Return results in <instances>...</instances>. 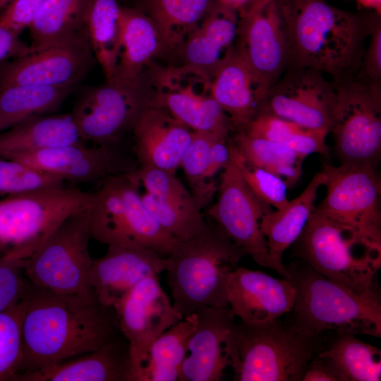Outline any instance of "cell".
Instances as JSON below:
<instances>
[{
	"label": "cell",
	"mask_w": 381,
	"mask_h": 381,
	"mask_svg": "<svg viewBox=\"0 0 381 381\" xmlns=\"http://www.w3.org/2000/svg\"><path fill=\"white\" fill-rule=\"evenodd\" d=\"M335 99V87L324 73L313 68L290 67L270 89L259 113L329 133Z\"/></svg>",
	"instance_id": "2e32d148"
},
{
	"label": "cell",
	"mask_w": 381,
	"mask_h": 381,
	"mask_svg": "<svg viewBox=\"0 0 381 381\" xmlns=\"http://www.w3.org/2000/svg\"><path fill=\"white\" fill-rule=\"evenodd\" d=\"M63 179L15 159L0 155V196L64 186Z\"/></svg>",
	"instance_id": "60d3db41"
},
{
	"label": "cell",
	"mask_w": 381,
	"mask_h": 381,
	"mask_svg": "<svg viewBox=\"0 0 381 381\" xmlns=\"http://www.w3.org/2000/svg\"><path fill=\"white\" fill-rule=\"evenodd\" d=\"M302 381H337L327 367L315 356L310 363Z\"/></svg>",
	"instance_id": "7dc6e473"
},
{
	"label": "cell",
	"mask_w": 381,
	"mask_h": 381,
	"mask_svg": "<svg viewBox=\"0 0 381 381\" xmlns=\"http://www.w3.org/2000/svg\"><path fill=\"white\" fill-rule=\"evenodd\" d=\"M88 0H46L29 26L30 52L87 35L85 13Z\"/></svg>",
	"instance_id": "d6a6232c"
},
{
	"label": "cell",
	"mask_w": 381,
	"mask_h": 381,
	"mask_svg": "<svg viewBox=\"0 0 381 381\" xmlns=\"http://www.w3.org/2000/svg\"><path fill=\"white\" fill-rule=\"evenodd\" d=\"M94 193L49 188L0 200V256L24 260L68 217L88 209Z\"/></svg>",
	"instance_id": "ba28073f"
},
{
	"label": "cell",
	"mask_w": 381,
	"mask_h": 381,
	"mask_svg": "<svg viewBox=\"0 0 381 381\" xmlns=\"http://www.w3.org/2000/svg\"><path fill=\"white\" fill-rule=\"evenodd\" d=\"M316 356L337 381H380L381 350L351 334H331Z\"/></svg>",
	"instance_id": "4dcf8cb0"
},
{
	"label": "cell",
	"mask_w": 381,
	"mask_h": 381,
	"mask_svg": "<svg viewBox=\"0 0 381 381\" xmlns=\"http://www.w3.org/2000/svg\"><path fill=\"white\" fill-rule=\"evenodd\" d=\"M140 186L129 171L104 179L89 208L91 238L107 246L151 250L165 258L178 240L148 211Z\"/></svg>",
	"instance_id": "8992f818"
},
{
	"label": "cell",
	"mask_w": 381,
	"mask_h": 381,
	"mask_svg": "<svg viewBox=\"0 0 381 381\" xmlns=\"http://www.w3.org/2000/svg\"><path fill=\"white\" fill-rule=\"evenodd\" d=\"M238 23L237 11L214 0L168 64L190 67L212 79L237 42Z\"/></svg>",
	"instance_id": "44dd1931"
},
{
	"label": "cell",
	"mask_w": 381,
	"mask_h": 381,
	"mask_svg": "<svg viewBox=\"0 0 381 381\" xmlns=\"http://www.w3.org/2000/svg\"><path fill=\"white\" fill-rule=\"evenodd\" d=\"M29 284L23 260L11 255L0 256V312L22 301Z\"/></svg>",
	"instance_id": "7bdbcfd3"
},
{
	"label": "cell",
	"mask_w": 381,
	"mask_h": 381,
	"mask_svg": "<svg viewBox=\"0 0 381 381\" xmlns=\"http://www.w3.org/2000/svg\"><path fill=\"white\" fill-rule=\"evenodd\" d=\"M120 50L115 82L130 89L143 87V77L155 59H161L162 44L153 22L143 12L120 6Z\"/></svg>",
	"instance_id": "4316f807"
},
{
	"label": "cell",
	"mask_w": 381,
	"mask_h": 381,
	"mask_svg": "<svg viewBox=\"0 0 381 381\" xmlns=\"http://www.w3.org/2000/svg\"><path fill=\"white\" fill-rule=\"evenodd\" d=\"M152 99L146 87L130 89L106 81L83 92L71 114L84 142L109 145L133 130L144 111L153 104Z\"/></svg>",
	"instance_id": "4fadbf2b"
},
{
	"label": "cell",
	"mask_w": 381,
	"mask_h": 381,
	"mask_svg": "<svg viewBox=\"0 0 381 381\" xmlns=\"http://www.w3.org/2000/svg\"><path fill=\"white\" fill-rule=\"evenodd\" d=\"M71 87L11 85L0 88V133L36 115L59 109Z\"/></svg>",
	"instance_id": "e575fe53"
},
{
	"label": "cell",
	"mask_w": 381,
	"mask_h": 381,
	"mask_svg": "<svg viewBox=\"0 0 381 381\" xmlns=\"http://www.w3.org/2000/svg\"><path fill=\"white\" fill-rule=\"evenodd\" d=\"M144 78L154 105L164 108L192 131L222 135L233 131L230 118L212 96L211 79L202 72L152 61Z\"/></svg>",
	"instance_id": "7c38bea8"
},
{
	"label": "cell",
	"mask_w": 381,
	"mask_h": 381,
	"mask_svg": "<svg viewBox=\"0 0 381 381\" xmlns=\"http://www.w3.org/2000/svg\"><path fill=\"white\" fill-rule=\"evenodd\" d=\"M233 133V144L248 162L280 177L288 188L298 181L304 157L283 144L250 136L242 131Z\"/></svg>",
	"instance_id": "8d00e7d4"
},
{
	"label": "cell",
	"mask_w": 381,
	"mask_h": 381,
	"mask_svg": "<svg viewBox=\"0 0 381 381\" xmlns=\"http://www.w3.org/2000/svg\"><path fill=\"white\" fill-rule=\"evenodd\" d=\"M13 0H0V13Z\"/></svg>",
	"instance_id": "816d5d0a"
},
{
	"label": "cell",
	"mask_w": 381,
	"mask_h": 381,
	"mask_svg": "<svg viewBox=\"0 0 381 381\" xmlns=\"http://www.w3.org/2000/svg\"><path fill=\"white\" fill-rule=\"evenodd\" d=\"M25 301L17 375L97 350L121 332L115 308L96 299L58 294L30 282Z\"/></svg>",
	"instance_id": "6da1fadb"
},
{
	"label": "cell",
	"mask_w": 381,
	"mask_h": 381,
	"mask_svg": "<svg viewBox=\"0 0 381 381\" xmlns=\"http://www.w3.org/2000/svg\"><path fill=\"white\" fill-rule=\"evenodd\" d=\"M46 0H13L0 13V24L16 32L31 25Z\"/></svg>",
	"instance_id": "f6af8a7d"
},
{
	"label": "cell",
	"mask_w": 381,
	"mask_h": 381,
	"mask_svg": "<svg viewBox=\"0 0 381 381\" xmlns=\"http://www.w3.org/2000/svg\"><path fill=\"white\" fill-rule=\"evenodd\" d=\"M363 8L371 9L374 13L381 16V0H355Z\"/></svg>",
	"instance_id": "681fc988"
},
{
	"label": "cell",
	"mask_w": 381,
	"mask_h": 381,
	"mask_svg": "<svg viewBox=\"0 0 381 381\" xmlns=\"http://www.w3.org/2000/svg\"><path fill=\"white\" fill-rule=\"evenodd\" d=\"M1 156L20 160L64 181L90 183L117 174L109 145L87 147L80 143Z\"/></svg>",
	"instance_id": "484cf974"
},
{
	"label": "cell",
	"mask_w": 381,
	"mask_h": 381,
	"mask_svg": "<svg viewBox=\"0 0 381 381\" xmlns=\"http://www.w3.org/2000/svg\"><path fill=\"white\" fill-rule=\"evenodd\" d=\"M20 35L0 24V63L30 52V47L20 39Z\"/></svg>",
	"instance_id": "bcb514c9"
},
{
	"label": "cell",
	"mask_w": 381,
	"mask_h": 381,
	"mask_svg": "<svg viewBox=\"0 0 381 381\" xmlns=\"http://www.w3.org/2000/svg\"><path fill=\"white\" fill-rule=\"evenodd\" d=\"M196 324L197 315L193 313L161 334L152 343L133 381L178 380Z\"/></svg>",
	"instance_id": "1f68e13d"
},
{
	"label": "cell",
	"mask_w": 381,
	"mask_h": 381,
	"mask_svg": "<svg viewBox=\"0 0 381 381\" xmlns=\"http://www.w3.org/2000/svg\"><path fill=\"white\" fill-rule=\"evenodd\" d=\"M211 83L212 96L230 118L233 132L259 113L265 97L238 39Z\"/></svg>",
	"instance_id": "d4e9b609"
},
{
	"label": "cell",
	"mask_w": 381,
	"mask_h": 381,
	"mask_svg": "<svg viewBox=\"0 0 381 381\" xmlns=\"http://www.w3.org/2000/svg\"><path fill=\"white\" fill-rule=\"evenodd\" d=\"M141 197L155 220L178 241L195 238L207 228L208 223L194 200L160 198L147 192Z\"/></svg>",
	"instance_id": "74e56055"
},
{
	"label": "cell",
	"mask_w": 381,
	"mask_h": 381,
	"mask_svg": "<svg viewBox=\"0 0 381 381\" xmlns=\"http://www.w3.org/2000/svg\"><path fill=\"white\" fill-rule=\"evenodd\" d=\"M267 1V0H250V1L249 3V4L248 5V6L243 11H245V10H246V9L250 8V7L259 5V4H262V3L265 2V1Z\"/></svg>",
	"instance_id": "f907efd6"
},
{
	"label": "cell",
	"mask_w": 381,
	"mask_h": 381,
	"mask_svg": "<svg viewBox=\"0 0 381 381\" xmlns=\"http://www.w3.org/2000/svg\"><path fill=\"white\" fill-rule=\"evenodd\" d=\"M87 35L0 63V88L32 85L73 88L94 58Z\"/></svg>",
	"instance_id": "ac0fdd59"
},
{
	"label": "cell",
	"mask_w": 381,
	"mask_h": 381,
	"mask_svg": "<svg viewBox=\"0 0 381 381\" xmlns=\"http://www.w3.org/2000/svg\"><path fill=\"white\" fill-rule=\"evenodd\" d=\"M246 255L213 221L200 236L177 241L164 258L174 308L185 318L202 306H229L231 276Z\"/></svg>",
	"instance_id": "3957f363"
},
{
	"label": "cell",
	"mask_w": 381,
	"mask_h": 381,
	"mask_svg": "<svg viewBox=\"0 0 381 381\" xmlns=\"http://www.w3.org/2000/svg\"><path fill=\"white\" fill-rule=\"evenodd\" d=\"M237 39L266 97L289 61L287 32L276 0L238 13Z\"/></svg>",
	"instance_id": "d6986e66"
},
{
	"label": "cell",
	"mask_w": 381,
	"mask_h": 381,
	"mask_svg": "<svg viewBox=\"0 0 381 381\" xmlns=\"http://www.w3.org/2000/svg\"><path fill=\"white\" fill-rule=\"evenodd\" d=\"M248 135L283 144L301 157L329 154L326 144L328 132L303 128L271 114L260 112L243 129Z\"/></svg>",
	"instance_id": "d590c367"
},
{
	"label": "cell",
	"mask_w": 381,
	"mask_h": 381,
	"mask_svg": "<svg viewBox=\"0 0 381 381\" xmlns=\"http://www.w3.org/2000/svg\"><path fill=\"white\" fill-rule=\"evenodd\" d=\"M325 181V174L321 169L296 198L276 211L265 213L261 219L260 228L267 240L274 271L284 278L288 279L289 272L282 262L283 255L303 231L315 209L318 189Z\"/></svg>",
	"instance_id": "83f0119b"
},
{
	"label": "cell",
	"mask_w": 381,
	"mask_h": 381,
	"mask_svg": "<svg viewBox=\"0 0 381 381\" xmlns=\"http://www.w3.org/2000/svg\"><path fill=\"white\" fill-rule=\"evenodd\" d=\"M164 270V258L153 250L108 246L102 257L93 260L90 282L97 301L114 308L143 279Z\"/></svg>",
	"instance_id": "7402d4cb"
},
{
	"label": "cell",
	"mask_w": 381,
	"mask_h": 381,
	"mask_svg": "<svg viewBox=\"0 0 381 381\" xmlns=\"http://www.w3.org/2000/svg\"><path fill=\"white\" fill-rule=\"evenodd\" d=\"M24 299L0 312V381H13L23 361L22 325Z\"/></svg>",
	"instance_id": "ab89813d"
},
{
	"label": "cell",
	"mask_w": 381,
	"mask_h": 381,
	"mask_svg": "<svg viewBox=\"0 0 381 381\" xmlns=\"http://www.w3.org/2000/svg\"><path fill=\"white\" fill-rule=\"evenodd\" d=\"M194 313L196 327L178 380H221L228 366L234 369L238 364L240 325L229 306H202Z\"/></svg>",
	"instance_id": "9a60e30c"
},
{
	"label": "cell",
	"mask_w": 381,
	"mask_h": 381,
	"mask_svg": "<svg viewBox=\"0 0 381 381\" xmlns=\"http://www.w3.org/2000/svg\"><path fill=\"white\" fill-rule=\"evenodd\" d=\"M217 135L219 134L194 131L192 141L180 167L189 183L190 193L200 210L210 203L217 192L218 186L210 185L206 178L210 147Z\"/></svg>",
	"instance_id": "f35d334b"
},
{
	"label": "cell",
	"mask_w": 381,
	"mask_h": 381,
	"mask_svg": "<svg viewBox=\"0 0 381 381\" xmlns=\"http://www.w3.org/2000/svg\"><path fill=\"white\" fill-rule=\"evenodd\" d=\"M114 308L120 330L128 342L133 381L152 343L183 317L174 308L162 288L157 274L143 279Z\"/></svg>",
	"instance_id": "e0dca14e"
},
{
	"label": "cell",
	"mask_w": 381,
	"mask_h": 381,
	"mask_svg": "<svg viewBox=\"0 0 381 381\" xmlns=\"http://www.w3.org/2000/svg\"><path fill=\"white\" fill-rule=\"evenodd\" d=\"M334 87L329 133L339 164L377 168L381 155V86L353 76Z\"/></svg>",
	"instance_id": "30bf717a"
},
{
	"label": "cell",
	"mask_w": 381,
	"mask_h": 381,
	"mask_svg": "<svg viewBox=\"0 0 381 381\" xmlns=\"http://www.w3.org/2000/svg\"><path fill=\"white\" fill-rule=\"evenodd\" d=\"M133 132L140 164L174 173L181 167L194 133L164 108L154 104L144 111Z\"/></svg>",
	"instance_id": "603a6c76"
},
{
	"label": "cell",
	"mask_w": 381,
	"mask_h": 381,
	"mask_svg": "<svg viewBox=\"0 0 381 381\" xmlns=\"http://www.w3.org/2000/svg\"><path fill=\"white\" fill-rule=\"evenodd\" d=\"M83 142L71 113L36 115L0 133V155Z\"/></svg>",
	"instance_id": "f1b7e54d"
},
{
	"label": "cell",
	"mask_w": 381,
	"mask_h": 381,
	"mask_svg": "<svg viewBox=\"0 0 381 381\" xmlns=\"http://www.w3.org/2000/svg\"><path fill=\"white\" fill-rule=\"evenodd\" d=\"M239 325L236 381H302L329 335L304 331L290 318Z\"/></svg>",
	"instance_id": "5b68a950"
},
{
	"label": "cell",
	"mask_w": 381,
	"mask_h": 381,
	"mask_svg": "<svg viewBox=\"0 0 381 381\" xmlns=\"http://www.w3.org/2000/svg\"><path fill=\"white\" fill-rule=\"evenodd\" d=\"M294 244V255L328 279L357 292L378 291L381 249L334 222L313 210Z\"/></svg>",
	"instance_id": "52a82bcc"
},
{
	"label": "cell",
	"mask_w": 381,
	"mask_h": 381,
	"mask_svg": "<svg viewBox=\"0 0 381 381\" xmlns=\"http://www.w3.org/2000/svg\"><path fill=\"white\" fill-rule=\"evenodd\" d=\"M296 291L292 322L321 335L364 334L381 337V300L378 291L361 293L335 283L301 260L286 267Z\"/></svg>",
	"instance_id": "277c9868"
},
{
	"label": "cell",
	"mask_w": 381,
	"mask_h": 381,
	"mask_svg": "<svg viewBox=\"0 0 381 381\" xmlns=\"http://www.w3.org/2000/svg\"><path fill=\"white\" fill-rule=\"evenodd\" d=\"M89 208L66 219L23 260L25 275L31 283L58 294L96 299L90 282L93 260L89 252Z\"/></svg>",
	"instance_id": "9c48e42d"
},
{
	"label": "cell",
	"mask_w": 381,
	"mask_h": 381,
	"mask_svg": "<svg viewBox=\"0 0 381 381\" xmlns=\"http://www.w3.org/2000/svg\"><path fill=\"white\" fill-rule=\"evenodd\" d=\"M220 4L231 8L238 13L243 11L249 4L250 0H215Z\"/></svg>",
	"instance_id": "c3c4849f"
},
{
	"label": "cell",
	"mask_w": 381,
	"mask_h": 381,
	"mask_svg": "<svg viewBox=\"0 0 381 381\" xmlns=\"http://www.w3.org/2000/svg\"><path fill=\"white\" fill-rule=\"evenodd\" d=\"M214 0H132L130 7L146 15L156 26L162 59L170 61L186 37L202 20Z\"/></svg>",
	"instance_id": "f546056e"
},
{
	"label": "cell",
	"mask_w": 381,
	"mask_h": 381,
	"mask_svg": "<svg viewBox=\"0 0 381 381\" xmlns=\"http://www.w3.org/2000/svg\"><path fill=\"white\" fill-rule=\"evenodd\" d=\"M131 370L128 342L121 332L97 350L16 375L13 381H131Z\"/></svg>",
	"instance_id": "cb8c5ba5"
},
{
	"label": "cell",
	"mask_w": 381,
	"mask_h": 381,
	"mask_svg": "<svg viewBox=\"0 0 381 381\" xmlns=\"http://www.w3.org/2000/svg\"><path fill=\"white\" fill-rule=\"evenodd\" d=\"M230 160L234 164L252 192L263 202L276 209L289 202L288 187L277 175L248 162L229 138Z\"/></svg>",
	"instance_id": "b9f144b4"
},
{
	"label": "cell",
	"mask_w": 381,
	"mask_h": 381,
	"mask_svg": "<svg viewBox=\"0 0 381 381\" xmlns=\"http://www.w3.org/2000/svg\"><path fill=\"white\" fill-rule=\"evenodd\" d=\"M285 23L290 67L313 68L334 83L353 77L373 15L342 10L326 0H276Z\"/></svg>",
	"instance_id": "7a4b0ae2"
},
{
	"label": "cell",
	"mask_w": 381,
	"mask_h": 381,
	"mask_svg": "<svg viewBox=\"0 0 381 381\" xmlns=\"http://www.w3.org/2000/svg\"><path fill=\"white\" fill-rule=\"evenodd\" d=\"M324 199L314 211L381 249V179L375 167L324 164Z\"/></svg>",
	"instance_id": "8fae6325"
},
{
	"label": "cell",
	"mask_w": 381,
	"mask_h": 381,
	"mask_svg": "<svg viewBox=\"0 0 381 381\" xmlns=\"http://www.w3.org/2000/svg\"><path fill=\"white\" fill-rule=\"evenodd\" d=\"M296 291L286 278H274L258 270L237 267L228 286V303L244 323L270 321L289 313Z\"/></svg>",
	"instance_id": "ffe728a7"
},
{
	"label": "cell",
	"mask_w": 381,
	"mask_h": 381,
	"mask_svg": "<svg viewBox=\"0 0 381 381\" xmlns=\"http://www.w3.org/2000/svg\"><path fill=\"white\" fill-rule=\"evenodd\" d=\"M217 193V201L207 210L209 217L257 264L274 270L260 228L271 206L255 196L231 160L223 168Z\"/></svg>",
	"instance_id": "5bb4252c"
},
{
	"label": "cell",
	"mask_w": 381,
	"mask_h": 381,
	"mask_svg": "<svg viewBox=\"0 0 381 381\" xmlns=\"http://www.w3.org/2000/svg\"><path fill=\"white\" fill-rule=\"evenodd\" d=\"M368 37V49L363 53L359 68L354 77L365 84L381 86L380 15L375 14Z\"/></svg>",
	"instance_id": "ee69618b"
},
{
	"label": "cell",
	"mask_w": 381,
	"mask_h": 381,
	"mask_svg": "<svg viewBox=\"0 0 381 381\" xmlns=\"http://www.w3.org/2000/svg\"><path fill=\"white\" fill-rule=\"evenodd\" d=\"M119 8L117 0H88L85 13L89 44L107 82L116 79L120 50Z\"/></svg>",
	"instance_id": "836d02e7"
}]
</instances>
